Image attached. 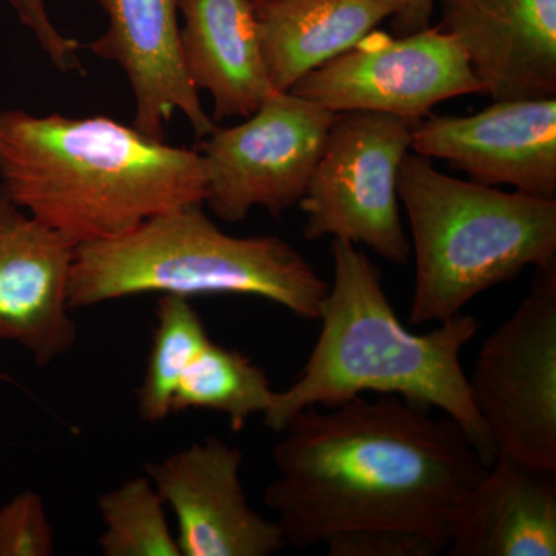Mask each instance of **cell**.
Returning a JSON list of instances; mask_svg holds the SVG:
<instances>
[{"label":"cell","instance_id":"277c9868","mask_svg":"<svg viewBox=\"0 0 556 556\" xmlns=\"http://www.w3.org/2000/svg\"><path fill=\"white\" fill-rule=\"evenodd\" d=\"M329 285L276 236L236 237L203 204L163 212L129 232L76 247L68 305L90 308L131 295H254L318 320Z\"/></svg>","mask_w":556,"mask_h":556},{"label":"cell","instance_id":"cb8c5ba5","mask_svg":"<svg viewBox=\"0 0 556 556\" xmlns=\"http://www.w3.org/2000/svg\"><path fill=\"white\" fill-rule=\"evenodd\" d=\"M434 0H402V9L393 17L396 36L409 35L430 25Z\"/></svg>","mask_w":556,"mask_h":556},{"label":"cell","instance_id":"2e32d148","mask_svg":"<svg viewBox=\"0 0 556 556\" xmlns=\"http://www.w3.org/2000/svg\"><path fill=\"white\" fill-rule=\"evenodd\" d=\"M452 556H555L556 471L497 455L457 515Z\"/></svg>","mask_w":556,"mask_h":556},{"label":"cell","instance_id":"30bf717a","mask_svg":"<svg viewBox=\"0 0 556 556\" xmlns=\"http://www.w3.org/2000/svg\"><path fill=\"white\" fill-rule=\"evenodd\" d=\"M412 150L479 185L556 200V97L493 101L468 116L428 115L413 129Z\"/></svg>","mask_w":556,"mask_h":556},{"label":"cell","instance_id":"5b68a950","mask_svg":"<svg viewBox=\"0 0 556 556\" xmlns=\"http://www.w3.org/2000/svg\"><path fill=\"white\" fill-rule=\"evenodd\" d=\"M397 193L416 262L412 325L442 324L529 266L556 263V200L448 177L412 152Z\"/></svg>","mask_w":556,"mask_h":556},{"label":"cell","instance_id":"5bb4252c","mask_svg":"<svg viewBox=\"0 0 556 556\" xmlns=\"http://www.w3.org/2000/svg\"><path fill=\"white\" fill-rule=\"evenodd\" d=\"M493 101L556 97V0H434Z\"/></svg>","mask_w":556,"mask_h":556},{"label":"cell","instance_id":"9a60e30c","mask_svg":"<svg viewBox=\"0 0 556 556\" xmlns=\"http://www.w3.org/2000/svg\"><path fill=\"white\" fill-rule=\"evenodd\" d=\"M182 64L214 101L212 119L248 118L273 91L252 0H179Z\"/></svg>","mask_w":556,"mask_h":556},{"label":"cell","instance_id":"8fae6325","mask_svg":"<svg viewBox=\"0 0 556 556\" xmlns=\"http://www.w3.org/2000/svg\"><path fill=\"white\" fill-rule=\"evenodd\" d=\"M241 466V450L215 437L144 464L177 518L181 556H269L288 546L280 525L249 507Z\"/></svg>","mask_w":556,"mask_h":556},{"label":"cell","instance_id":"4fadbf2b","mask_svg":"<svg viewBox=\"0 0 556 556\" xmlns=\"http://www.w3.org/2000/svg\"><path fill=\"white\" fill-rule=\"evenodd\" d=\"M108 14V30L90 43L94 56L115 62L135 98L134 127L146 137H166L175 112L199 139L217 124L201 104L200 91L182 64L179 0H94Z\"/></svg>","mask_w":556,"mask_h":556},{"label":"cell","instance_id":"484cf974","mask_svg":"<svg viewBox=\"0 0 556 556\" xmlns=\"http://www.w3.org/2000/svg\"><path fill=\"white\" fill-rule=\"evenodd\" d=\"M266 2V0H252V3H254L255 7H258L260 3Z\"/></svg>","mask_w":556,"mask_h":556},{"label":"cell","instance_id":"603a6c76","mask_svg":"<svg viewBox=\"0 0 556 556\" xmlns=\"http://www.w3.org/2000/svg\"><path fill=\"white\" fill-rule=\"evenodd\" d=\"M10 3L16 11L17 20L31 31L54 67L61 72L80 68V43L58 30L50 20L46 0H10Z\"/></svg>","mask_w":556,"mask_h":556},{"label":"cell","instance_id":"44dd1931","mask_svg":"<svg viewBox=\"0 0 556 556\" xmlns=\"http://www.w3.org/2000/svg\"><path fill=\"white\" fill-rule=\"evenodd\" d=\"M54 532L39 493L25 490L0 507V556H51Z\"/></svg>","mask_w":556,"mask_h":556},{"label":"cell","instance_id":"ffe728a7","mask_svg":"<svg viewBox=\"0 0 556 556\" xmlns=\"http://www.w3.org/2000/svg\"><path fill=\"white\" fill-rule=\"evenodd\" d=\"M98 506L105 526L100 536L105 556H181L164 501L148 477L129 479L110 490Z\"/></svg>","mask_w":556,"mask_h":556},{"label":"cell","instance_id":"e0dca14e","mask_svg":"<svg viewBox=\"0 0 556 556\" xmlns=\"http://www.w3.org/2000/svg\"><path fill=\"white\" fill-rule=\"evenodd\" d=\"M402 0H266L255 7L260 42L277 91L353 49L393 20Z\"/></svg>","mask_w":556,"mask_h":556},{"label":"cell","instance_id":"ba28073f","mask_svg":"<svg viewBox=\"0 0 556 556\" xmlns=\"http://www.w3.org/2000/svg\"><path fill=\"white\" fill-rule=\"evenodd\" d=\"M339 113L292 91H273L243 123L215 129L199 152L207 167L204 204L239 223L255 207L283 214L303 199Z\"/></svg>","mask_w":556,"mask_h":556},{"label":"cell","instance_id":"3957f363","mask_svg":"<svg viewBox=\"0 0 556 556\" xmlns=\"http://www.w3.org/2000/svg\"><path fill=\"white\" fill-rule=\"evenodd\" d=\"M331 254L334 281L318 318L320 334L294 383L274 391L263 413L266 427L280 433L303 409L334 407L365 393L391 394L441 409L490 466L495 448L460 365V351L477 336V318L457 314L427 334H413L399 321L365 252L332 239Z\"/></svg>","mask_w":556,"mask_h":556},{"label":"cell","instance_id":"9c48e42d","mask_svg":"<svg viewBox=\"0 0 556 556\" xmlns=\"http://www.w3.org/2000/svg\"><path fill=\"white\" fill-rule=\"evenodd\" d=\"M291 91L329 112L387 113L412 123L441 102L484 93L455 36L430 25L396 38L371 31Z\"/></svg>","mask_w":556,"mask_h":556},{"label":"cell","instance_id":"7a4b0ae2","mask_svg":"<svg viewBox=\"0 0 556 556\" xmlns=\"http://www.w3.org/2000/svg\"><path fill=\"white\" fill-rule=\"evenodd\" d=\"M0 186L16 206L76 244L204 204L199 150L175 148L105 116L0 112Z\"/></svg>","mask_w":556,"mask_h":556},{"label":"cell","instance_id":"ac0fdd59","mask_svg":"<svg viewBox=\"0 0 556 556\" xmlns=\"http://www.w3.org/2000/svg\"><path fill=\"white\" fill-rule=\"evenodd\" d=\"M273 394L265 369L240 351L211 342L179 379L172 415L212 409L240 431L249 417L268 409Z\"/></svg>","mask_w":556,"mask_h":556},{"label":"cell","instance_id":"6da1fadb","mask_svg":"<svg viewBox=\"0 0 556 556\" xmlns=\"http://www.w3.org/2000/svg\"><path fill=\"white\" fill-rule=\"evenodd\" d=\"M280 433L265 503L295 548L354 530L402 529L447 552L457 515L489 468L455 420L391 394L303 409Z\"/></svg>","mask_w":556,"mask_h":556},{"label":"cell","instance_id":"7402d4cb","mask_svg":"<svg viewBox=\"0 0 556 556\" xmlns=\"http://www.w3.org/2000/svg\"><path fill=\"white\" fill-rule=\"evenodd\" d=\"M324 544L329 556H438L445 552L433 538L402 529L354 530Z\"/></svg>","mask_w":556,"mask_h":556},{"label":"cell","instance_id":"d4e9b609","mask_svg":"<svg viewBox=\"0 0 556 556\" xmlns=\"http://www.w3.org/2000/svg\"><path fill=\"white\" fill-rule=\"evenodd\" d=\"M0 380H7V382L14 383L13 379L9 378V376L2 375V372H0Z\"/></svg>","mask_w":556,"mask_h":556},{"label":"cell","instance_id":"52a82bcc","mask_svg":"<svg viewBox=\"0 0 556 556\" xmlns=\"http://www.w3.org/2000/svg\"><path fill=\"white\" fill-rule=\"evenodd\" d=\"M416 124L387 113H339L299 203L306 240L332 237L367 244L394 265L408 262L397 181Z\"/></svg>","mask_w":556,"mask_h":556},{"label":"cell","instance_id":"d6986e66","mask_svg":"<svg viewBox=\"0 0 556 556\" xmlns=\"http://www.w3.org/2000/svg\"><path fill=\"white\" fill-rule=\"evenodd\" d=\"M211 342L203 318L189 299H160L148 367L137 390L138 413L144 422L160 424L172 415L179 379Z\"/></svg>","mask_w":556,"mask_h":556},{"label":"cell","instance_id":"8992f818","mask_svg":"<svg viewBox=\"0 0 556 556\" xmlns=\"http://www.w3.org/2000/svg\"><path fill=\"white\" fill-rule=\"evenodd\" d=\"M467 380L495 456L556 471V263L535 268L529 294L484 340Z\"/></svg>","mask_w":556,"mask_h":556},{"label":"cell","instance_id":"7c38bea8","mask_svg":"<svg viewBox=\"0 0 556 556\" xmlns=\"http://www.w3.org/2000/svg\"><path fill=\"white\" fill-rule=\"evenodd\" d=\"M76 247L16 206L0 186V343L24 348L38 367L78 342L68 305Z\"/></svg>","mask_w":556,"mask_h":556}]
</instances>
